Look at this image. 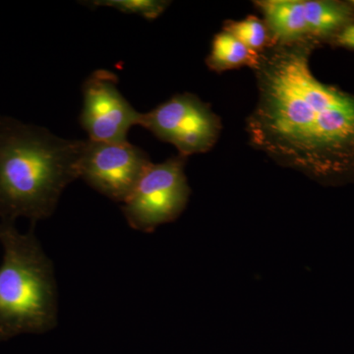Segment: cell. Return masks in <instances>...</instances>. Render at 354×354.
I'll list each match as a JSON object with an SVG mask.
<instances>
[{
	"label": "cell",
	"instance_id": "obj_7",
	"mask_svg": "<svg viewBox=\"0 0 354 354\" xmlns=\"http://www.w3.org/2000/svg\"><path fill=\"white\" fill-rule=\"evenodd\" d=\"M118 84L116 74L104 69L95 70L83 84L80 123L92 141H127L130 128L139 125L141 113L123 97Z\"/></svg>",
	"mask_w": 354,
	"mask_h": 354
},
{
	"label": "cell",
	"instance_id": "obj_3",
	"mask_svg": "<svg viewBox=\"0 0 354 354\" xmlns=\"http://www.w3.org/2000/svg\"><path fill=\"white\" fill-rule=\"evenodd\" d=\"M0 221V342L23 334H44L57 325L55 269L36 237Z\"/></svg>",
	"mask_w": 354,
	"mask_h": 354
},
{
	"label": "cell",
	"instance_id": "obj_11",
	"mask_svg": "<svg viewBox=\"0 0 354 354\" xmlns=\"http://www.w3.org/2000/svg\"><path fill=\"white\" fill-rule=\"evenodd\" d=\"M223 31L230 32L247 48L260 53L274 44L264 21L248 16L241 21H227Z\"/></svg>",
	"mask_w": 354,
	"mask_h": 354
},
{
	"label": "cell",
	"instance_id": "obj_12",
	"mask_svg": "<svg viewBox=\"0 0 354 354\" xmlns=\"http://www.w3.org/2000/svg\"><path fill=\"white\" fill-rule=\"evenodd\" d=\"M88 6H108L127 14H137L147 20H155L165 12L171 1L164 0H97Z\"/></svg>",
	"mask_w": 354,
	"mask_h": 354
},
{
	"label": "cell",
	"instance_id": "obj_6",
	"mask_svg": "<svg viewBox=\"0 0 354 354\" xmlns=\"http://www.w3.org/2000/svg\"><path fill=\"white\" fill-rule=\"evenodd\" d=\"M151 164L148 153L128 141L88 139L81 158L80 178L113 201L124 203Z\"/></svg>",
	"mask_w": 354,
	"mask_h": 354
},
{
	"label": "cell",
	"instance_id": "obj_13",
	"mask_svg": "<svg viewBox=\"0 0 354 354\" xmlns=\"http://www.w3.org/2000/svg\"><path fill=\"white\" fill-rule=\"evenodd\" d=\"M335 44L354 50V24L348 26L335 37Z\"/></svg>",
	"mask_w": 354,
	"mask_h": 354
},
{
	"label": "cell",
	"instance_id": "obj_8",
	"mask_svg": "<svg viewBox=\"0 0 354 354\" xmlns=\"http://www.w3.org/2000/svg\"><path fill=\"white\" fill-rule=\"evenodd\" d=\"M262 11L274 44H291L309 39L304 0H261Z\"/></svg>",
	"mask_w": 354,
	"mask_h": 354
},
{
	"label": "cell",
	"instance_id": "obj_9",
	"mask_svg": "<svg viewBox=\"0 0 354 354\" xmlns=\"http://www.w3.org/2000/svg\"><path fill=\"white\" fill-rule=\"evenodd\" d=\"M305 20L309 37L320 39L337 36L354 24V6L351 2L334 0H305Z\"/></svg>",
	"mask_w": 354,
	"mask_h": 354
},
{
	"label": "cell",
	"instance_id": "obj_2",
	"mask_svg": "<svg viewBox=\"0 0 354 354\" xmlns=\"http://www.w3.org/2000/svg\"><path fill=\"white\" fill-rule=\"evenodd\" d=\"M86 140L60 138L44 128L0 115V218L32 227L50 218L67 185L80 178Z\"/></svg>",
	"mask_w": 354,
	"mask_h": 354
},
{
	"label": "cell",
	"instance_id": "obj_10",
	"mask_svg": "<svg viewBox=\"0 0 354 354\" xmlns=\"http://www.w3.org/2000/svg\"><path fill=\"white\" fill-rule=\"evenodd\" d=\"M258 60L259 53L247 48L230 32L223 31L214 37L206 64L209 69L223 72L243 66L253 69Z\"/></svg>",
	"mask_w": 354,
	"mask_h": 354
},
{
	"label": "cell",
	"instance_id": "obj_4",
	"mask_svg": "<svg viewBox=\"0 0 354 354\" xmlns=\"http://www.w3.org/2000/svg\"><path fill=\"white\" fill-rule=\"evenodd\" d=\"M185 162L186 157L178 155L147 167L121 206L130 227L151 234L181 216L191 195Z\"/></svg>",
	"mask_w": 354,
	"mask_h": 354
},
{
	"label": "cell",
	"instance_id": "obj_5",
	"mask_svg": "<svg viewBox=\"0 0 354 354\" xmlns=\"http://www.w3.org/2000/svg\"><path fill=\"white\" fill-rule=\"evenodd\" d=\"M139 125L187 158L209 152L221 132V118L197 95L177 94L147 113Z\"/></svg>",
	"mask_w": 354,
	"mask_h": 354
},
{
	"label": "cell",
	"instance_id": "obj_1",
	"mask_svg": "<svg viewBox=\"0 0 354 354\" xmlns=\"http://www.w3.org/2000/svg\"><path fill=\"white\" fill-rule=\"evenodd\" d=\"M316 44H276L259 53L246 133L276 164L323 185H344L354 183V95L314 75Z\"/></svg>",
	"mask_w": 354,
	"mask_h": 354
}]
</instances>
